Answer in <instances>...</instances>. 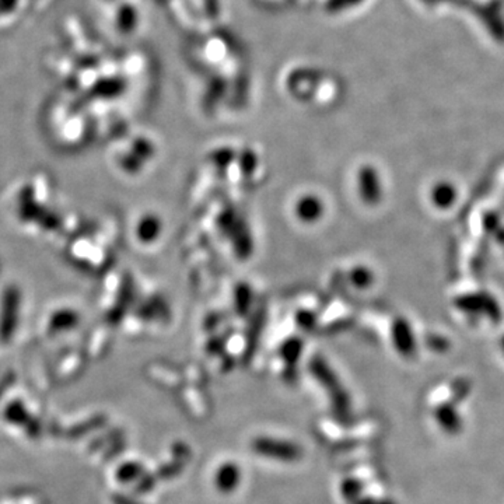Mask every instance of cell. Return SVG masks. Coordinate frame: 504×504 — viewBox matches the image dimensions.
<instances>
[{"mask_svg": "<svg viewBox=\"0 0 504 504\" xmlns=\"http://www.w3.org/2000/svg\"><path fill=\"white\" fill-rule=\"evenodd\" d=\"M252 448L255 453L268 457V458H275L276 461H285V462H293L300 458L302 450L299 445L290 441L285 440H275V438H266V437H259L252 443Z\"/></svg>", "mask_w": 504, "mask_h": 504, "instance_id": "1", "label": "cell"}, {"mask_svg": "<svg viewBox=\"0 0 504 504\" xmlns=\"http://www.w3.org/2000/svg\"><path fill=\"white\" fill-rule=\"evenodd\" d=\"M241 469L234 462H223L214 474V485L219 492L228 495L238 489L241 484Z\"/></svg>", "mask_w": 504, "mask_h": 504, "instance_id": "2", "label": "cell"}, {"mask_svg": "<svg viewBox=\"0 0 504 504\" xmlns=\"http://www.w3.org/2000/svg\"><path fill=\"white\" fill-rule=\"evenodd\" d=\"M145 469L139 462H125L116 471V478L121 484H132L143 475Z\"/></svg>", "mask_w": 504, "mask_h": 504, "instance_id": "3", "label": "cell"}, {"mask_svg": "<svg viewBox=\"0 0 504 504\" xmlns=\"http://www.w3.org/2000/svg\"><path fill=\"white\" fill-rule=\"evenodd\" d=\"M455 199V190L450 184H440L433 191V202L440 207H448Z\"/></svg>", "mask_w": 504, "mask_h": 504, "instance_id": "4", "label": "cell"}, {"mask_svg": "<svg viewBox=\"0 0 504 504\" xmlns=\"http://www.w3.org/2000/svg\"><path fill=\"white\" fill-rule=\"evenodd\" d=\"M6 419L11 423H16V424H25L28 420H30V414L27 413V410L24 409V406L18 405L17 402L10 405L7 409H6Z\"/></svg>", "mask_w": 504, "mask_h": 504, "instance_id": "5", "label": "cell"}, {"mask_svg": "<svg viewBox=\"0 0 504 504\" xmlns=\"http://www.w3.org/2000/svg\"><path fill=\"white\" fill-rule=\"evenodd\" d=\"M342 492H343V496L349 500H352L353 498H356L360 492V485L359 482L356 481H346L343 484V488H342Z\"/></svg>", "mask_w": 504, "mask_h": 504, "instance_id": "6", "label": "cell"}]
</instances>
